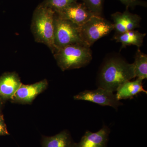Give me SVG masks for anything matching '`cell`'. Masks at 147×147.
Segmentation results:
<instances>
[{
    "mask_svg": "<svg viewBox=\"0 0 147 147\" xmlns=\"http://www.w3.org/2000/svg\"><path fill=\"white\" fill-rule=\"evenodd\" d=\"M135 77L132 63L118 55L107 58L102 63L98 74L97 85L114 92L125 82Z\"/></svg>",
    "mask_w": 147,
    "mask_h": 147,
    "instance_id": "cell-1",
    "label": "cell"
},
{
    "mask_svg": "<svg viewBox=\"0 0 147 147\" xmlns=\"http://www.w3.org/2000/svg\"><path fill=\"white\" fill-rule=\"evenodd\" d=\"M128 8L123 12H116L112 14L114 30L116 34H121L140 27L142 18L129 12Z\"/></svg>",
    "mask_w": 147,
    "mask_h": 147,
    "instance_id": "cell-9",
    "label": "cell"
},
{
    "mask_svg": "<svg viewBox=\"0 0 147 147\" xmlns=\"http://www.w3.org/2000/svg\"><path fill=\"white\" fill-rule=\"evenodd\" d=\"M113 23L101 16L94 15L79 28L83 42L91 47L96 41L110 34L114 30Z\"/></svg>",
    "mask_w": 147,
    "mask_h": 147,
    "instance_id": "cell-4",
    "label": "cell"
},
{
    "mask_svg": "<svg viewBox=\"0 0 147 147\" xmlns=\"http://www.w3.org/2000/svg\"><path fill=\"white\" fill-rule=\"evenodd\" d=\"M54 57L62 71L84 67L92 59L90 47L84 43H76L58 48Z\"/></svg>",
    "mask_w": 147,
    "mask_h": 147,
    "instance_id": "cell-3",
    "label": "cell"
},
{
    "mask_svg": "<svg viewBox=\"0 0 147 147\" xmlns=\"http://www.w3.org/2000/svg\"><path fill=\"white\" fill-rule=\"evenodd\" d=\"M146 35V34L142 33L138 31L133 30L121 34L115 33L113 37V39L116 42L121 43V49L131 45L137 46L139 49L143 45Z\"/></svg>",
    "mask_w": 147,
    "mask_h": 147,
    "instance_id": "cell-14",
    "label": "cell"
},
{
    "mask_svg": "<svg viewBox=\"0 0 147 147\" xmlns=\"http://www.w3.org/2000/svg\"><path fill=\"white\" fill-rule=\"evenodd\" d=\"M55 16V11L41 3L35 9L31 26L35 41L47 45L53 54L56 50L54 40Z\"/></svg>",
    "mask_w": 147,
    "mask_h": 147,
    "instance_id": "cell-2",
    "label": "cell"
},
{
    "mask_svg": "<svg viewBox=\"0 0 147 147\" xmlns=\"http://www.w3.org/2000/svg\"><path fill=\"white\" fill-rule=\"evenodd\" d=\"M120 1L126 6V8H133L137 5L146 6V3L140 0H119Z\"/></svg>",
    "mask_w": 147,
    "mask_h": 147,
    "instance_id": "cell-18",
    "label": "cell"
},
{
    "mask_svg": "<svg viewBox=\"0 0 147 147\" xmlns=\"http://www.w3.org/2000/svg\"><path fill=\"white\" fill-rule=\"evenodd\" d=\"M143 80L137 78L133 81H126L121 84L116 91V97L119 100L122 99H131L140 93L147 94L144 89Z\"/></svg>",
    "mask_w": 147,
    "mask_h": 147,
    "instance_id": "cell-12",
    "label": "cell"
},
{
    "mask_svg": "<svg viewBox=\"0 0 147 147\" xmlns=\"http://www.w3.org/2000/svg\"><path fill=\"white\" fill-rule=\"evenodd\" d=\"M110 129L104 125L96 132L87 130L76 147H107Z\"/></svg>",
    "mask_w": 147,
    "mask_h": 147,
    "instance_id": "cell-11",
    "label": "cell"
},
{
    "mask_svg": "<svg viewBox=\"0 0 147 147\" xmlns=\"http://www.w3.org/2000/svg\"><path fill=\"white\" fill-rule=\"evenodd\" d=\"M55 12L59 17L69 21L79 28L94 15L84 3L77 2Z\"/></svg>",
    "mask_w": 147,
    "mask_h": 147,
    "instance_id": "cell-7",
    "label": "cell"
},
{
    "mask_svg": "<svg viewBox=\"0 0 147 147\" xmlns=\"http://www.w3.org/2000/svg\"><path fill=\"white\" fill-rule=\"evenodd\" d=\"M5 102L0 98V115H3L2 111Z\"/></svg>",
    "mask_w": 147,
    "mask_h": 147,
    "instance_id": "cell-20",
    "label": "cell"
},
{
    "mask_svg": "<svg viewBox=\"0 0 147 147\" xmlns=\"http://www.w3.org/2000/svg\"><path fill=\"white\" fill-rule=\"evenodd\" d=\"M76 100H83L94 102L101 106H109L117 109L123 103L117 99L113 92L102 88L90 90H86L74 96Z\"/></svg>",
    "mask_w": 147,
    "mask_h": 147,
    "instance_id": "cell-6",
    "label": "cell"
},
{
    "mask_svg": "<svg viewBox=\"0 0 147 147\" xmlns=\"http://www.w3.org/2000/svg\"><path fill=\"white\" fill-rule=\"evenodd\" d=\"M48 82L45 79L30 85L22 84L11 98V103L31 105L38 95L47 89Z\"/></svg>",
    "mask_w": 147,
    "mask_h": 147,
    "instance_id": "cell-8",
    "label": "cell"
},
{
    "mask_svg": "<svg viewBox=\"0 0 147 147\" xmlns=\"http://www.w3.org/2000/svg\"><path fill=\"white\" fill-rule=\"evenodd\" d=\"M54 40L56 50L71 44L84 43L80 35L79 28L69 21L59 17L56 13Z\"/></svg>",
    "mask_w": 147,
    "mask_h": 147,
    "instance_id": "cell-5",
    "label": "cell"
},
{
    "mask_svg": "<svg viewBox=\"0 0 147 147\" xmlns=\"http://www.w3.org/2000/svg\"><path fill=\"white\" fill-rule=\"evenodd\" d=\"M78 0H45L42 3L55 11L65 8Z\"/></svg>",
    "mask_w": 147,
    "mask_h": 147,
    "instance_id": "cell-16",
    "label": "cell"
},
{
    "mask_svg": "<svg viewBox=\"0 0 147 147\" xmlns=\"http://www.w3.org/2000/svg\"><path fill=\"white\" fill-rule=\"evenodd\" d=\"M9 135L5 121L3 115H0V136Z\"/></svg>",
    "mask_w": 147,
    "mask_h": 147,
    "instance_id": "cell-19",
    "label": "cell"
},
{
    "mask_svg": "<svg viewBox=\"0 0 147 147\" xmlns=\"http://www.w3.org/2000/svg\"><path fill=\"white\" fill-rule=\"evenodd\" d=\"M42 147H76V143L67 130L61 131L52 137L42 136Z\"/></svg>",
    "mask_w": 147,
    "mask_h": 147,
    "instance_id": "cell-13",
    "label": "cell"
},
{
    "mask_svg": "<svg viewBox=\"0 0 147 147\" xmlns=\"http://www.w3.org/2000/svg\"><path fill=\"white\" fill-rule=\"evenodd\" d=\"M134 67L135 77L144 80L147 78V55L142 53L139 49L135 55Z\"/></svg>",
    "mask_w": 147,
    "mask_h": 147,
    "instance_id": "cell-15",
    "label": "cell"
},
{
    "mask_svg": "<svg viewBox=\"0 0 147 147\" xmlns=\"http://www.w3.org/2000/svg\"><path fill=\"white\" fill-rule=\"evenodd\" d=\"M87 8L96 16H101L104 0H82Z\"/></svg>",
    "mask_w": 147,
    "mask_h": 147,
    "instance_id": "cell-17",
    "label": "cell"
},
{
    "mask_svg": "<svg viewBox=\"0 0 147 147\" xmlns=\"http://www.w3.org/2000/svg\"><path fill=\"white\" fill-rule=\"evenodd\" d=\"M16 72H5L0 76V98L4 102L11 100L22 84Z\"/></svg>",
    "mask_w": 147,
    "mask_h": 147,
    "instance_id": "cell-10",
    "label": "cell"
}]
</instances>
